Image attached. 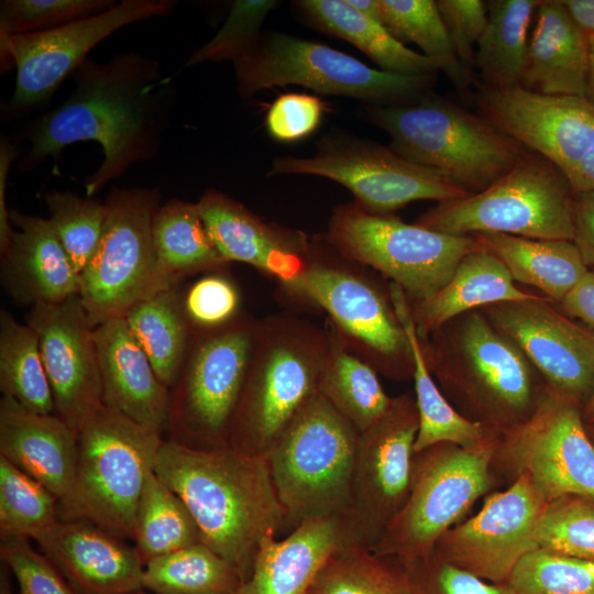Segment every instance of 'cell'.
Here are the masks:
<instances>
[{"mask_svg":"<svg viewBox=\"0 0 594 594\" xmlns=\"http://www.w3.org/2000/svg\"><path fill=\"white\" fill-rule=\"evenodd\" d=\"M381 22L403 44L418 45L424 55L446 65V74L459 94L468 96L472 76L458 59L433 0H378Z\"/></svg>","mask_w":594,"mask_h":594,"instance_id":"obj_42","label":"cell"},{"mask_svg":"<svg viewBox=\"0 0 594 594\" xmlns=\"http://www.w3.org/2000/svg\"><path fill=\"white\" fill-rule=\"evenodd\" d=\"M29 540L1 537V560L14 576L19 594H77L56 566Z\"/></svg>","mask_w":594,"mask_h":594,"instance_id":"obj_49","label":"cell"},{"mask_svg":"<svg viewBox=\"0 0 594 594\" xmlns=\"http://www.w3.org/2000/svg\"><path fill=\"white\" fill-rule=\"evenodd\" d=\"M26 323L38 338L55 415L77 432L103 404L95 327L79 295L31 307Z\"/></svg>","mask_w":594,"mask_h":594,"instance_id":"obj_22","label":"cell"},{"mask_svg":"<svg viewBox=\"0 0 594 594\" xmlns=\"http://www.w3.org/2000/svg\"><path fill=\"white\" fill-rule=\"evenodd\" d=\"M152 235L155 267L148 296L176 287L185 276L228 265L210 239L197 204L170 199L161 205Z\"/></svg>","mask_w":594,"mask_h":594,"instance_id":"obj_33","label":"cell"},{"mask_svg":"<svg viewBox=\"0 0 594 594\" xmlns=\"http://www.w3.org/2000/svg\"><path fill=\"white\" fill-rule=\"evenodd\" d=\"M362 117L389 135L395 153L470 195L486 189L528 152L479 113L432 92L400 105L364 106Z\"/></svg>","mask_w":594,"mask_h":594,"instance_id":"obj_5","label":"cell"},{"mask_svg":"<svg viewBox=\"0 0 594 594\" xmlns=\"http://www.w3.org/2000/svg\"><path fill=\"white\" fill-rule=\"evenodd\" d=\"M405 566L414 594H515L507 583L487 582L433 553Z\"/></svg>","mask_w":594,"mask_h":594,"instance_id":"obj_50","label":"cell"},{"mask_svg":"<svg viewBox=\"0 0 594 594\" xmlns=\"http://www.w3.org/2000/svg\"><path fill=\"white\" fill-rule=\"evenodd\" d=\"M13 234L1 252L3 289L19 305L54 304L79 295L80 275L48 219L10 210Z\"/></svg>","mask_w":594,"mask_h":594,"instance_id":"obj_26","label":"cell"},{"mask_svg":"<svg viewBox=\"0 0 594 594\" xmlns=\"http://www.w3.org/2000/svg\"><path fill=\"white\" fill-rule=\"evenodd\" d=\"M114 0H2L0 35L43 32L99 14Z\"/></svg>","mask_w":594,"mask_h":594,"instance_id":"obj_48","label":"cell"},{"mask_svg":"<svg viewBox=\"0 0 594 594\" xmlns=\"http://www.w3.org/2000/svg\"><path fill=\"white\" fill-rule=\"evenodd\" d=\"M278 3L275 0H235L223 25L188 57L185 67L206 62H235L250 53L262 36L265 18Z\"/></svg>","mask_w":594,"mask_h":594,"instance_id":"obj_47","label":"cell"},{"mask_svg":"<svg viewBox=\"0 0 594 594\" xmlns=\"http://www.w3.org/2000/svg\"><path fill=\"white\" fill-rule=\"evenodd\" d=\"M491 469L497 486L527 474L546 503L568 495L594 499V442L581 406L548 388L525 424L501 435Z\"/></svg>","mask_w":594,"mask_h":594,"instance_id":"obj_15","label":"cell"},{"mask_svg":"<svg viewBox=\"0 0 594 594\" xmlns=\"http://www.w3.org/2000/svg\"><path fill=\"white\" fill-rule=\"evenodd\" d=\"M258 323L239 314L217 328H191L185 361L169 388L168 440L201 449L228 447Z\"/></svg>","mask_w":594,"mask_h":594,"instance_id":"obj_10","label":"cell"},{"mask_svg":"<svg viewBox=\"0 0 594 594\" xmlns=\"http://www.w3.org/2000/svg\"><path fill=\"white\" fill-rule=\"evenodd\" d=\"M18 155L14 145L2 139L0 144V252L9 244L13 234L6 204V189L10 167Z\"/></svg>","mask_w":594,"mask_h":594,"instance_id":"obj_56","label":"cell"},{"mask_svg":"<svg viewBox=\"0 0 594 594\" xmlns=\"http://www.w3.org/2000/svg\"><path fill=\"white\" fill-rule=\"evenodd\" d=\"M561 3L587 41H594V0H561Z\"/></svg>","mask_w":594,"mask_h":594,"instance_id":"obj_57","label":"cell"},{"mask_svg":"<svg viewBox=\"0 0 594 594\" xmlns=\"http://www.w3.org/2000/svg\"><path fill=\"white\" fill-rule=\"evenodd\" d=\"M77 437L76 471L68 493L58 501L59 520L86 521L133 539L138 506L154 472L162 433L102 404Z\"/></svg>","mask_w":594,"mask_h":594,"instance_id":"obj_6","label":"cell"},{"mask_svg":"<svg viewBox=\"0 0 594 594\" xmlns=\"http://www.w3.org/2000/svg\"><path fill=\"white\" fill-rule=\"evenodd\" d=\"M487 24L475 51V67L488 89L520 86L528 53V31L538 0L487 1Z\"/></svg>","mask_w":594,"mask_h":594,"instance_id":"obj_35","label":"cell"},{"mask_svg":"<svg viewBox=\"0 0 594 594\" xmlns=\"http://www.w3.org/2000/svg\"><path fill=\"white\" fill-rule=\"evenodd\" d=\"M388 295L407 334L413 355L414 394L419 419L415 453L439 443L472 447L499 435L466 419L447 399L425 361L409 299L403 289L393 283L389 284Z\"/></svg>","mask_w":594,"mask_h":594,"instance_id":"obj_32","label":"cell"},{"mask_svg":"<svg viewBox=\"0 0 594 594\" xmlns=\"http://www.w3.org/2000/svg\"><path fill=\"white\" fill-rule=\"evenodd\" d=\"M293 4L306 24L351 43L383 72L436 76L447 70L443 63L406 47L380 20L361 13L348 0H298Z\"/></svg>","mask_w":594,"mask_h":594,"instance_id":"obj_31","label":"cell"},{"mask_svg":"<svg viewBox=\"0 0 594 594\" xmlns=\"http://www.w3.org/2000/svg\"><path fill=\"white\" fill-rule=\"evenodd\" d=\"M546 502L527 474L490 493L470 519L446 531L432 553L487 582L507 583L518 561L537 549L536 524Z\"/></svg>","mask_w":594,"mask_h":594,"instance_id":"obj_21","label":"cell"},{"mask_svg":"<svg viewBox=\"0 0 594 594\" xmlns=\"http://www.w3.org/2000/svg\"><path fill=\"white\" fill-rule=\"evenodd\" d=\"M135 594H152V593H148V592H147V593H145L144 591H141V592H139V593H135Z\"/></svg>","mask_w":594,"mask_h":594,"instance_id":"obj_63","label":"cell"},{"mask_svg":"<svg viewBox=\"0 0 594 594\" xmlns=\"http://www.w3.org/2000/svg\"><path fill=\"white\" fill-rule=\"evenodd\" d=\"M0 389L29 411L55 414L37 334L4 309L0 312Z\"/></svg>","mask_w":594,"mask_h":594,"instance_id":"obj_39","label":"cell"},{"mask_svg":"<svg viewBox=\"0 0 594 594\" xmlns=\"http://www.w3.org/2000/svg\"><path fill=\"white\" fill-rule=\"evenodd\" d=\"M538 295L520 289L505 265L482 244L458 264L450 280L431 297L410 302L419 338L468 311Z\"/></svg>","mask_w":594,"mask_h":594,"instance_id":"obj_30","label":"cell"},{"mask_svg":"<svg viewBox=\"0 0 594 594\" xmlns=\"http://www.w3.org/2000/svg\"><path fill=\"white\" fill-rule=\"evenodd\" d=\"M133 540L144 564L201 542L197 525L186 505L155 472L150 474L140 498Z\"/></svg>","mask_w":594,"mask_h":594,"instance_id":"obj_40","label":"cell"},{"mask_svg":"<svg viewBox=\"0 0 594 594\" xmlns=\"http://www.w3.org/2000/svg\"><path fill=\"white\" fill-rule=\"evenodd\" d=\"M574 193L559 168L530 150L486 189L438 202L415 223L450 234L502 233L574 240Z\"/></svg>","mask_w":594,"mask_h":594,"instance_id":"obj_9","label":"cell"},{"mask_svg":"<svg viewBox=\"0 0 594 594\" xmlns=\"http://www.w3.org/2000/svg\"><path fill=\"white\" fill-rule=\"evenodd\" d=\"M243 578L226 559L197 542L144 564L143 591L152 594H238Z\"/></svg>","mask_w":594,"mask_h":594,"instance_id":"obj_38","label":"cell"},{"mask_svg":"<svg viewBox=\"0 0 594 594\" xmlns=\"http://www.w3.org/2000/svg\"><path fill=\"white\" fill-rule=\"evenodd\" d=\"M34 541L77 594L143 591L144 563L136 549L92 524L58 520Z\"/></svg>","mask_w":594,"mask_h":594,"instance_id":"obj_23","label":"cell"},{"mask_svg":"<svg viewBox=\"0 0 594 594\" xmlns=\"http://www.w3.org/2000/svg\"><path fill=\"white\" fill-rule=\"evenodd\" d=\"M499 438L416 452L408 497L372 551L404 564L431 554L441 536L497 487L491 466Z\"/></svg>","mask_w":594,"mask_h":594,"instance_id":"obj_8","label":"cell"},{"mask_svg":"<svg viewBox=\"0 0 594 594\" xmlns=\"http://www.w3.org/2000/svg\"><path fill=\"white\" fill-rule=\"evenodd\" d=\"M329 350L320 393L359 432L378 421L391 408L377 372L352 353L330 322L326 326Z\"/></svg>","mask_w":594,"mask_h":594,"instance_id":"obj_36","label":"cell"},{"mask_svg":"<svg viewBox=\"0 0 594 594\" xmlns=\"http://www.w3.org/2000/svg\"><path fill=\"white\" fill-rule=\"evenodd\" d=\"M103 204V232L80 274L79 297L94 327L124 317L148 296L155 267L152 229L161 193L112 187Z\"/></svg>","mask_w":594,"mask_h":594,"instance_id":"obj_16","label":"cell"},{"mask_svg":"<svg viewBox=\"0 0 594 594\" xmlns=\"http://www.w3.org/2000/svg\"><path fill=\"white\" fill-rule=\"evenodd\" d=\"M542 377L547 387L584 405L594 383V332L574 322L544 296L481 309Z\"/></svg>","mask_w":594,"mask_h":594,"instance_id":"obj_20","label":"cell"},{"mask_svg":"<svg viewBox=\"0 0 594 594\" xmlns=\"http://www.w3.org/2000/svg\"><path fill=\"white\" fill-rule=\"evenodd\" d=\"M590 44V65L585 98L594 105V41Z\"/></svg>","mask_w":594,"mask_h":594,"instance_id":"obj_59","label":"cell"},{"mask_svg":"<svg viewBox=\"0 0 594 594\" xmlns=\"http://www.w3.org/2000/svg\"><path fill=\"white\" fill-rule=\"evenodd\" d=\"M455 55L470 69L475 66V46L487 24V3L481 0H437Z\"/></svg>","mask_w":594,"mask_h":594,"instance_id":"obj_53","label":"cell"},{"mask_svg":"<svg viewBox=\"0 0 594 594\" xmlns=\"http://www.w3.org/2000/svg\"><path fill=\"white\" fill-rule=\"evenodd\" d=\"M183 305L191 328H217L240 314V295L227 277L207 275L188 288L183 296Z\"/></svg>","mask_w":594,"mask_h":594,"instance_id":"obj_51","label":"cell"},{"mask_svg":"<svg viewBox=\"0 0 594 594\" xmlns=\"http://www.w3.org/2000/svg\"><path fill=\"white\" fill-rule=\"evenodd\" d=\"M162 383L170 388L185 361L191 326L176 287L138 301L124 316Z\"/></svg>","mask_w":594,"mask_h":594,"instance_id":"obj_37","label":"cell"},{"mask_svg":"<svg viewBox=\"0 0 594 594\" xmlns=\"http://www.w3.org/2000/svg\"><path fill=\"white\" fill-rule=\"evenodd\" d=\"M307 594H414L405 564L362 544L336 551Z\"/></svg>","mask_w":594,"mask_h":594,"instance_id":"obj_41","label":"cell"},{"mask_svg":"<svg viewBox=\"0 0 594 594\" xmlns=\"http://www.w3.org/2000/svg\"><path fill=\"white\" fill-rule=\"evenodd\" d=\"M348 1L352 7H354L361 13L381 21L378 0H348Z\"/></svg>","mask_w":594,"mask_h":594,"instance_id":"obj_58","label":"cell"},{"mask_svg":"<svg viewBox=\"0 0 594 594\" xmlns=\"http://www.w3.org/2000/svg\"><path fill=\"white\" fill-rule=\"evenodd\" d=\"M238 94L299 85L324 96L358 99L365 106H392L431 92L436 76H404L373 68L319 42L271 32L235 62Z\"/></svg>","mask_w":594,"mask_h":594,"instance_id":"obj_11","label":"cell"},{"mask_svg":"<svg viewBox=\"0 0 594 594\" xmlns=\"http://www.w3.org/2000/svg\"><path fill=\"white\" fill-rule=\"evenodd\" d=\"M197 206L210 239L228 263L249 264L283 285L302 270L310 243L304 232L265 222L217 189L205 190Z\"/></svg>","mask_w":594,"mask_h":594,"instance_id":"obj_24","label":"cell"},{"mask_svg":"<svg viewBox=\"0 0 594 594\" xmlns=\"http://www.w3.org/2000/svg\"><path fill=\"white\" fill-rule=\"evenodd\" d=\"M418 425L415 394L406 392L359 435L349 514L371 550L408 497Z\"/></svg>","mask_w":594,"mask_h":594,"instance_id":"obj_19","label":"cell"},{"mask_svg":"<svg viewBox=\"0 0 594 594\" xmlns=\"http://www.w3.org/2000/svg\"><path fill=\"white\" fill-rule=\"evenodd\" d=\"M102 402L132 420L163 435L169 388L158 378L124 317L95 327Z\"/></svg>","mask_w":594,"mask_h":594,"instance_id":"obj_27","label":"cell"},{"mask_svg":"<svg viewBox=\"0 0 594 594\" xmlns=\"http://www.w3.org/2000/svg\"><path fill=\"white\" fill-rule=\"evenodd\" d=\"M326 234L310 239L306 262L286 288L323 309L346 348L377 373L413 377L407 334L392 301L367 278L349 270Z\"/></svg>","mask_w":594,"mask_h":594,"instance_id":"obj_12","label":"cell"},{"mask_svg":"<svg viewBox=\"0 0 594 594\" xmlns=\"http://www.w3.org/2000/svg\"><path fill=\"white\" fill-rule=\"evenodd\" d=\"M154 472L184 502L201 542L244 581L261 541L287 525L266 458L163 439Z\"/></svg>","mask_w":594,"mask_h":594,"instance_id":"obj_2","label":"cell"},{"mask_svg":"<svg viewBox=\"0 0 594 594\" xmlns=\"http://www.w3.org/2000/svg\"><path fill=\"white\" fill-rule=\"evenodd\" d=\"M439 388L466 419L499 435L525 424L548 387L521 351L481 309L419 338Z\"/></svg>","mask_w":594,"mask_h":594,"instance_id":"obj_3","label":"cell"},{"mask_svg":"<svg viewBox=\"0 0 594 594\" xmlns=\"http://www.w3.org/2000/svg\"><path fill=\"white\" fill-rule=\"evenodd\" d=\"M558 305L565 315L583 321L594 332V270L588 268Z\"/></svg>","mask_w":594,"mask_h":594,"instance_id":"obj_55","label":"cell"},{"mask_svg":"<svg viewBox=\"0 0 594 594\" xmlns=\"http://www.w3.org/2000/svg\"><path fill=\"white\" fill-rule=\"evenodd\" d=\"M75 87L26 131L30 150L19 164L30 170L82 141L97 142L100 166L87 177L94 197L132 165L154 158L173 111L175 87L157 61L135 52L99 63L86 58L72 74Z\"/></svg>","mask_w":594,"mask_h":594,"instance_id":"obj_1","label":"cell"},{"mask_svg":"<svg viewBox=\"0 0 594 594\" xmlns=\"http://www.w3.org/2000/svg\"><path fill=\"white\" fill-rule=\"evenodd\" d=\"M174 0H122L110 9L52 30L0 35L1 66L15 67L10 111L47 100L88 58V53L121 28L169 13Z\"/></svg>","mask_w":594,"mask_h":594,"instance_id":"obj_18","label":"cell"},{"mask_svg":"<svg viewBox=\"0 0 594 594\" xmlns=\"http://www.w3.org/2000/svg\"><path fill=\"white\" fill-rule=\"evenodd\" d=\"M324 234L341 256L378 271L410 302L435 295L460 261L481 246L475 235L444 233L393 215L372 213L355 201L333 209Z\"/></svg>","mask_w":594,"mask_h":594,"instance_id":"obj_13","label":"cell"},{"mask_svg":"<svg viewBox=\"0 0 594 594\" xmlns=\"http://www.w3.org/2000/svg\"><path fill=\"white\" fill-rule=\"evenodd\" d=\"M586 428L594 431V426H586Z\"/></svg>","mask_w":594,"mask_h":594,"instance_id":"obj_62","label":"cell"},{"mask_svg":"<svg viewBox=\"0 0 594 594\" xmlns=\"http://www.w3.org/2000/svg\"><path fill=\"white\" fill-rule=\"evenodd\" d=\"M535 540L540 549L594 561V499L568 495L547 503Z\"/></svg>","mask_w":594,"mask_h":594,"instance_id":"obj_46","label":"cell"},{"mask_svg":"<svg viewBox=\"0 0 594 594\" xmlns=\"http://www.w3.org/2000/svg\"><path fill=\"white\" fill-rule=\"evenodd\" d=\"M324 111V103L317 96L297 92L280 95L266 111V131L278 142L302 140L317 130Z\"/></svg>","mask_w":594,"mask_h":594,"instance_id":"obj_52","label":"cell"},{"mask_svg":"<svg viewBox=\"0 0 594 594\" xmlns=\"http://www.w3.org/2000/svg\"><path fill=\"white\" fill-rule=\"evenodd\" d=\"M58 520L57 498L43 484L0 455L1 537L34 540Z\"/></svg>","mask_w":594,"mask_h":594,"instance_id":"obj_43","label":"cell"},{"mask_svg":"<svg viewBox=\"0 0 594 594\" xmlns=\"http://www.w3.org/2000/svg\"><path fill=\"white\" fill-rule=\"evenodd\" d=\"M360 432L319 392L266 455L287 524L346 513Z\"/></svg>","mask_w":594,"mask_h":594,"instance_id":"obj_7","label":"cell"},{"mask_svg":"<svg viewBox=\"0 0 594 594\" xmlns=\"http://www.w3.org/2000/svg\"><path fill=\"white\" fill-rule=\"evenodd\" d=\"M574 243L588 268H594V193L574 194Z\"/></svg>","mask_w":594,"mask_h":594,"instance_id":"obj_54","label":"cell"},{"mask_svg":"<svg viewBox=\"0 0 594 594\" xmlns=\"http://www.w3.org/2000/svg\"><path fill=\"white\" fill-rule=\"evenodd\" d=\"M515 594H594V561L534 549L514 568Z\"/></svg>","mask_w":594,"mask_h":594,"instance_id":"obj_45","label":"cell"},{"mask_svg":"<svg viewBox=\"0 0 594 594\" xmlns=\"http://www.w3.org/2000/svg\"><path fill=\"white\" fill-rule=\"evenodd\" d=\"M588 65V41L561 0L539 1L519 87L544 96L585 97Z\"/></svg>","mask_w":594,"mask_h":594,"instance_id":"obj_29","label":"cell"},{"mask_svg":"<svg viewBox=\"0 0 594 594\" xmlns=\"http://www.w3.org/2000/svg\"><path fill=\"white\" fill-rule=\"evenodd\" d=\"M474 102L493 127L556 165L574 194L594 193V105L585 97L480 86Z\"/></svg>","mask_w":594,"mask_h":594,"instance_id":"obj_17","label":"cell"},{"mask_svg":"<svg viewBox=\"0 0 594 594\" xmlns=\"http://www.w3.org/2000/svg\"><path fill=\"white\" fill-rule=\"evenodd\" d=\"M329 337L310 320L275 314L261 320L228 447L266 458L320 392Z\"/></svg>","mask_w":594,"mask_h":594,"instance_id":"obj_4","label":"cell"},{"mask_svg":"<svg viewBox=\"0 0 594 594\" xmlns=\"http://www.w3.org/2000/svg\"><path fill=\"white\" fill-rule=\"evenodd\" d=\"M517 283L532 286L559 304L587 272L572 240L530 239L502 233L474 234Z\"/></svg>","mask_w":594,"mask_h":594,"instance_id":"obj_34","label":"cell"},{"mask_svg":"<svg viewBox=\"0 0 594 594\" xmlns=\"http://www.w3.org/2000/svg\"><path fill=\"white\" fill-rule=\"evenodd\" d=\"M48 221L80 275L95 253L106 223L107 208L94 197L51 190L44 197Z\"/></svg>","mask_w":594,"mask_h":594,"instance_id":"obj_44","label":"cell"},{"mask_svg":"<svg viewBox=\"0 0 594 594\" xmlns=\"http://www.w3.org/2000/svg\"><path fill=\"white\" fill-rule=\"evenodd\" d=\"M267 175L329 178L348 188L363 209L377 215H391L417 200L443 202L470 195L439 172L402 157L389 146L342 132L320 139L312 156L274 158Z\"/></svg>","mask_w":594,"mask_h":594,"instance_id":"obj_14","label":"cell"},{"mask_svg":"<svg viewBox=\"0 0 594 594\" xmlns=\"http://www.w3.org/2000/svg\"><path fill=\"white\" fill-rule=\"evenodd\" d=\"M350 544L364 546L349 512L304 520L280 540L267 536L238 594H307L326 561Z\"/></svg>","mask_w":594,"mask_h":594,"instance_id":"obj_25","label":"cell"},{"mask_svg":"<svg viewBox=\"0 0 594 594\" xmlns=\"http://www.w3.org/2000/svg\"><path fill=\"white\" fill-rule=\"evenodd\" d=\"M0 594H14L12 590V584L10 583L7 573L3 572V569L1 570L0 578Z\"/></svg>","mask_w":594,"mask_h":594,"instance_id":"obj_61","label":"cell"},{"mask_svg":"<svg viewBox=\"0 0 594 594\" xmlns=\"http://www.w3.org/2000/svg\"><path fill=\"white\" fill-rule=\"evenodd\" d=\"M582 418L586 426H594V383L592 392L582 406Z\"/></svg>","mask_w":594,"mask_h":594,"instance_id":"obj_60","label":"cell"},{"mask_svg":"<svg viewBox=\"0 0 594 594\" xmlns=\"http://www.w3.org/2000/svg\"><path fill=\"white\" fill-rule=\"evenodd\" d=\"M0 455L61 501L68 493L76 471L77 432L55 414L32 413L2 396Z\"/></svg>","mask_w":594,"mask_h":594,"instance_id":"obj_28","label":"cell"}]
</instances>
